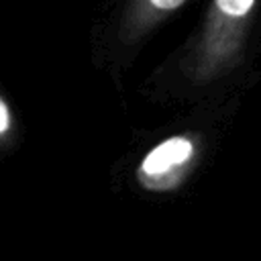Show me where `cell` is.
Returning a JSON list of instances; mask_svg holds the SVG:
<instances>
[{"label": "cell", "mask_w": 261, "mask_h": 261, "mask_svg": "<svg viewBox=\"0 0 261 261\" xmlns=\"http://www.w3.org/2000/svg\"><path fill=\"white\" fill-rule=\"evenodd\" d=\"M257 0H212L202 37L198 43V61L204 69L224 61L241 43Z\"/></svg>", "instance_id": "1"}, {"label": "cell", "mask_w": 261, "mask_h": 261, "mask_svg": "<svg viewBox=\"0 0 261 261\" xmlns=\"http://www.w3.org/2000/svg\"><path fill=\"white\" fill-rule=\"evenodd\" d=\"M188 0H118L110 12V31L118 47L143 43L163 20L177 12Z\"/></svg>", "instance_id": "2"}, {"label": "cell", "mask_w": 261, "mask_h": 261, "mask_svg": "<svg viewBox=\"0 0 261 261\" xmlns=\"http://www.w3.org/2000/svg\"><path fill=\"white\" fill-rule=\"evenodd\" d=\"M192 153H194V145L186 137H171V139L159 143L157 147H153L147 153V157L141 163L139 177H141L143 186L165 188L163 177H169L171 171L186 165L190 161Z\"/></svg>", "instance_id": "3"}, {"label": "cell", "mask_w": 261, "mask_h": 261, "mask_svg": "<svg viewBox=\"0 0 261 261\" xmlns=\"http://www.w3.org/2000/svg\"><path fill=\"white\" fill-rule=\"evenodd\" d=\"M10 130H12V112H10L8 102L0 94V139H6Z\"/></svg>", "instance_id": "4"}]
</instances>
